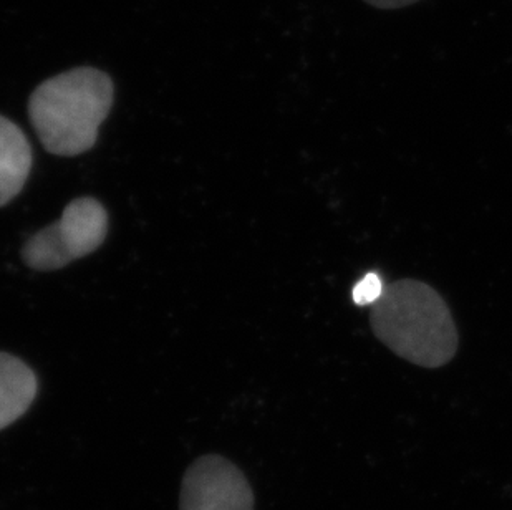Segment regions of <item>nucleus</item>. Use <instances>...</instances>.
<instances>
[{"instance_id": "7", "label": "nucleus", "mask_w": 512, "mask_h": 510, "mask_svg": "<svg viewBox=\"0 0 512 510\" xmlns=\"http://www.w3.org/2000/svg\"><path fill=\"white\" fill-rule=\"evenodd\" d=\"M383 290H385V284L380 279V275L370 274L365 275L353 289V302L360 305V307H372L380 297H382Z\"/></svg>"}, {"instance_id": "2", "label": "nucleus", "mask_w": 512, "mask_h": 510, "mask_svg": "<svg viewBox=\"0 0 512 510\" xmlns=\"http://www.w3.org/2000/svg\"><path fill=\"white\" fill-rule=\"evenodd\" d=\"M112 78L97 68H75L35 88L29 116L45 150L72 158L92 150L113 105Z\"/></svg>"}, {"instance_id": "4", "label": "nucleus", "mask_w": 512, "mask_h": 510, "mask_svg": "<svg viewBox=\"0 0 512 510\" xmlns=\"http://www.w3.org/2000/svg\"><path fill=\"white\" fill-rule=\"evenodd\" d=\"M179 510H254V492L234 462L208 454L184 474Z\"/></svg>"}, {"instance_id": "6", "label": "nucleus", "mask_w": 512, "mask_h": 510, "mask_svg": "<svg viewBox=\"0 0 512 510\" xmlns=\"http://www.w3.org/2000/svg\"><path fill=\"white\" fill-rule=\"evenodd\" d=\"M37 393L34 370L20 358L0 352V431L29 411Z\"/></svg>"}, {"instance_id": "1", "label": "nucleus", "mask_w": 512, "mask_h": 510, "mask_svg": "<svg viewBox=\"0 0 512 510\" xmlns=\"http://www.w3.org/2000/svg\"><path fill=\"white\" fill-rule=\"evenodd\" d=\"M370 323L380 342L413 365L440 368L458 352V330L445 300L420 280L385 285Z\"/></svg>"}, {"instance_id": "3", "label": "nucleus", "mask_w": 512, "mask_h": 510, "mask_svg": "<svg viewBox=\"0 0 512 510\" xmlns=\"http://www.w3.org/2000/svg\"><path fill=\"white\" fill-rule=\"evenodd\" d=\"M107 232L108 214L102 203L93 198L75 199L65 207L60 221L27 239L22 259L30 269H62L97 251Z\"/></svg>"}, {"instance_id": "8", "label": "nucleus", "mask_w": 512, "mask_h": 510, "mask_svg": "<svg viewBox=\"0 0 512 510\" xmlns=\"http://www.w3.org/2000/svg\"><path fill=\"white\" fill-rule=\"evenodd\" d=\"M365 2L377 9H401L406 5L415 4L418 0H365Z\"/></svg>"}, {"instance_id": "5", "label": "nucleus", "mask_w": 512, "mask_h": 510, "mask_svg": "<svg viewBox=\"0 0 512 510\" xmlns=\"http://www.w3.org/2000/svg\"><path fill=\"white\" fill-rule=\"evenodd\" d=\"M34 163V154L24 131L0 115V207L9 204L24 189Z\"/></svg>"}]
</instances>
